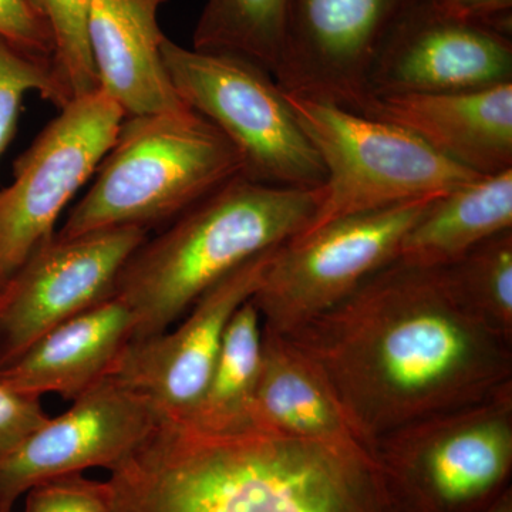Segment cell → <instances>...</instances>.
<instances>
[{
  "label": "cell",
  "mask_w": 512,
  "mask_h": 512,
  "mask_svg": "<svg viewBox=\"0 0 512 512\" xmlns=\"http://www.w3.org/2000/svg\"><path fill=\"white\" fill-rule=\"evenodd\" d=\"M285 338L328 380L369 451L393 431L512 384V343L456 301L440 269L394 261Z\"/></svg>",
  "instance_id": "6da1fadb"
},
{
  "label": "cell",
  "mask_w": 512,
  "mask_h": 512,
  "mask_svg": "<svg viewBox=\"0 0 512 512\" xmlns=\"http://www.w3.org/2000/svg\"><path fill=\"white\" fill-rule=\"evenodd\" d=\"M111 512H397L359 444L161 419L107 480Z\"/></svg>",
  "instance_id": "7a4b0ae2"
},
{
  "label": "cell",
  "mask_w": 512,
  "mask_h": 512,
  "mask_svg": "<svg viewBox=\"0 0 512 512\" xmlns=\"http://www.w3.org/2000/svg\"><path fill=\"white\" fill-rule=\"evenodd\" d=\"M320 198V187H274L238 175L147 238L113 293L134 313L133 340L170 329L225 276L301 235Z\"/></svg>",
  "instance_id": "3957f363"
},
{
  "label": "cell",
  "mask_w": 512,
  "mask_h": 512,
  "mask_svg": "<svg viewBox=\"0 0 512 512\" xmlns=\"http://www.w3.org/2000/svg\"><path fill=\"white\" fill-rule=\"evenodd\" d=\"M238 175L235 148L194 110L126 117L57 235L171 224Z\"/></svg>",
  "instance_id": "277c9868"
},
{
  "label": "cell",
  "mask_w": 512,
  "mask_h": 512,
  "mask_svg": "<svg viewBox=\"0 0 512 512\" xmlns=\"http://www.w3.org/2000/svg\"><path fill=\"white\" fill-rule=\"evenodd\" d=\"M397 512H485L511 488L512 384L372 447Z\"/></svg>",
  "instance_id": "5b68a950"
},
{
  "label": "cell",
  "mask_w": 512,
  "mask_h": 512,
  "mask_svg": "<svg viewBox=\"0 0 512 512\" xmlns=\"http://www.w3.org/2000/svg\"><path fill=\"white\" fill-rule=\"evenodd\" d=\"M285 94L326 171L318 210L302 234L340 218L437 197L483 177L402 127L328 101Z\"/></svg>",
  "instance_id": "8992f818"
},
{
  "label": "cell",
  "mask_w": 512,
  "mask_h": 512,
  "mask_svg": "<svg viewBox=\"0 0 512 512\" xmlns=\"http://www.w3.org/2000/svg\"><path fill=\"white\" fill-rule=\"evenodd\" d=\"M163 57L181 100L237 151L242 177L302 190L325 184L318 151L271 73L242 57L202 52L168 37Z\"/></svg>",
  "instance_id": "52a82bcc"
},
{
  "label": "cell",
  "mask_w": 512,
  "mask_h": 512,
  "mask_svg": "<svg viewBox=\"0 0 512 512\" xmlns=\"http://www.w3.org/2000/svg\"><path fill=\"white\" fill-rule=\"evenodd\" d=\"M437 197L340 218L279 245L251 298L262 328L291 335L348 299L397 261L403 238Z\"/></svg>",
  "instance_id": "ba28073f"
},
{
  "label": "cell",
  "mask_w": 512,
  "mask_h": 512,
  "mask_svg": "<svg viewBox=\"0 0 512 512\" xmlns=\"http://www.w3.org/2000/svg\"><path fill=\"white\" fill-rule=\"evenodd\" d=\"M59 110L0 190V286L55 237L64 207L96 173L126 119L100 89Z\"/></svg>",
  "instance_id": "9c48e42d"
},
{
  "label": "cell",
  "mask_w": 512,
  "mask_h": 512,
  "mask_svg": "<svg viewBox=\"0 0 512 512\" xmlns=\"http://www.w3.org/2000/svg\"><path fill=\"white\" fill-rule=\"evenodd\" d=\"M429 0H292L274 79L285 93L362 113L384 47Z\"/></svg>",
  "instance_id": "30bf717a"
},
{
  "label": "cell",
  "mask_w": 512,
  "mask_h": 512,
  "mask_svg": "<svg viewBox=\"0 0 512 512\" xmlns=\"http://www.w3.org/2000/svg\"><path fill=\"white\" fill-rule=\"evenodd\" d=\"M147 229L55 235L0 286V366L60 323L113 296L121 269Z\"/></svg>",
  "instance_id": "8fae6325"
},
{
  "label": "cell",
  "mask_w": 512,
  "mask_h": 512,
  "mask_svg": "<svg viewBox=\"0 0 512 512\" xmlns=\"http://www.w3.org/2000/svg\"><path fill=\"white\" fill-rule=\"evenodd\" d=\"M161 416L146 399L107 376L45 421L15 450L0 458V512H13L36 485L89 468L113 470L126 460Z\"/></svg>",
  "instance_id": "7c38bea8"
},
{
  "label": "cell",
  "mask_w": 512,
  "mask_h": 512,
  "mask_svg": "<svg viewBox=\"0 0 512 512\" xmlns=\"http://www.w3.org/2000/svg\"><path fill=\"white\" fill-rule=\"evenodd\" d=\"M276 248L212 286L174 330L131 340L109 376L140 394L161 419L187 423L210 383L229 320L258 291Z\"/></svg>",
  "instance_id": "4fadbf2b"
},
{
  "label": "cell",
  "mask_w": 512,
  "mask_h": 512,
  "mask_svg": "<svg viewBox=\"0 0 512 512\" xmlns=\"http://www.w3.org/2000/svg\"><path fill=\"white\" fill-rule=\"evenodd\" d=\"M511 33L429 0L384 47L369 77V99L377 94L468 92L510 83Z\"/></svg>",
  "instance_id": "5bb4252c"
},
{
  "label": "cell",
  "mask_w": 512,
  "mask_h": 512,
  "mask_svg": "<svg viewBox=\"0 0 512 512\" xmlns=\"http://www.w3.org/2000/svg\"><path fill=\"white\" fill-rule=\"evenodd\" d=\"M362 114L404 128L471 173L512 170V82L468 92L377 94Z\"/></svg>",
  "instance_id": "9a60e30c"
},
{
  "label": "cell",
  "mask_w": 512,
  "mask_h": 512,
  "mask_svg": "<svg viewBox=\"0 0 512 512\" xmlns=\"http://www.w3.org/2000/svg\"><path fill=\"white\" fill-rule=\"evenodd\" d=\"M165 0H90L87 37L99 89L126 117L190 109L163 57L158 13Z\"/></svg>",
  "instance_id": "2e32d148"
},
{
  "label": "cell",
  "mask_w": 512,
  "mask_h": 512,
  "mask_svg": "<svg viewBox=\"0 0 512 512\" xmlns=\"http://www.w3.org/2000/svg\"><path fill=\"white\" fill-rule=\"evenodd\" d=\"M136 333V318L119 296L60 323L6 365L0 376L13 389L76 400L110 375Z\"/></svg>",
  "instance_id": "e0dca14e"
},
{
  "label": "cell",
  "mask_w": 512,
  "mask_h": 512,
  "mask_svg": "<svg viewBox=\"0 0 512 512\" xmlns=\"http://www.w3.org/2000/svg\"><path fill=\"white\" fill-rule=\"evenodd\" d=\"M254 426L291 439L363 446L315 363L285 336L264 328Z\"/></svg>",
  "instance_id": "ac0fdd59"
},
{
  "label": "cell",
  "mask_w": 512,
  "mask_h": 512,
  "mask_svg": "<svg viewBox=\"0 0 512 512\" xmlns=\"http://www.w3.org/2000/svg\"><path fill=\"white\" fill-rule=\"evenodd\" d=\"M510 228L512 170L478 177L434 198L403 238L397 261L417 268H446Z\"/></svg>",
  "instance_id": "d6986e66"
},
{
  "label": "cell",
  "mask_w": 512,
  "mask_h": 512,
  "mask_svg": "<svg viewBox=\"0 0 512 512\" xmlns=\"http://www.w3.org/2000/svg\"><path fill=\"white\" fill-rule=\"evenodd\" d=\"M262 360V319L249 299L229 320L220 355L187 426L208 434L255 429L254 403Z\"/></svg>",
  "instance_id": "ffe728a7"
},
{
  "label": "cell",
  "mask_w": 512,
  "mask_h": 512,
  "mask_svg": "<svg viewBox=\"0 0 512 512\" xmlns=\"http://www.w3.org/2000/svg\"><path fill=\"white\" fill-rule=\"evenodd\" d=\"M292 0H205L192 49L225 53L258 64L274 76Z\"/></svg>",
  "instance_id": "44dd1931"
},
{
  "label": "cell",
  "mask_w": 512,
  "mask_h": 512,
  "mask_svg": "<svg viewBox=\"0 0 512 512\" xmlns=\"http://www.w3.org/2000/svg\"><path fill=\"white\" fill-rule=\"evenodd\" d=\"M440 271L456 301L512 343V228L485 239Z\"/></svg>",
  "instance_id": "7402d4cb"
},
{
  "label": "cell",
  "mask_w": 512,
  "mask_h": 512,
  "mask_svg": "<svg viewBox=\"0 0 512 512\" xmlns=\"http://www.w3.org/2000/svg\"><path fill=\"white\" fill-rule=\"evenodd\" d=\"M52 36V67L69 104L99 90L87 37L90 0H29Z\"/></svg>",
  "instance_id": "603a6c76"
},
{
  "label": "cell",
  "mask_w": 512,
  "mask_h": 512,
  "mask_svg": "<svg viewBox=\"0 0 512 512\" xmlns=\"http://www.w3.org/2000/svg\"><path fill=\"white\" fill-rule=\"evenodd\" d=\"M29 93H39L57 109L67 104L49 59L0 39V157L12 141L20 107Z\"/></svg>",
  "instance_id": "cb8c5ba5"
},
{
  "label": "cell",
  "mask_w": 512,
  "mask_h": 512,
  "mask_svg": "<svg viewBox=\"0 0 512 512\" xmlns=\"http://www.w3.org/2000/svg\"><path fill=\"white\" fill-rule=\"evenodd\" d=\"M26 494L23 512H111L109 483L83 474L53 478Z\"/></svg>",
  "instance_id": "d4e9b609"
},
{
  "label": "cell",
  "mask_w": 512,
  "mask_h": 512,
  "mask_svg": "<svg viewBox=\"0 0 512 512\" xmlns=\"http://www.w3.org/2000/svg\"><path fill=\"white\" fill-rule=\"evenodd\" d=\"M47 420L49 416L43 410L40 397L13 389L0 376V458L15 450Z\"/></svg>",
  "instance_id": "484cf974"
},
{
  "label": "cell",
  "mask_w": 512,
  "mask_h": 512,
  "mask_svg": "<svg viewBox=\"0 0 512 512\" xmlns=\"http://www.w3.org/2000/svg\"><path fill=\"white\" fill-rule=\"evenodd\" d=\"M0 39L52 62V36L29 0H0Z\"/></svg>",
  "instance_id": "4316f807"
},
{
  "label": "cell",
  "mask_w": 512,
  "mask_h": 512,
  "mask_svg": "<svg viewBox=\"0 0 512 512\" xmlns=\"http://www.w3.org/2000/svg\"><path fill=\"white\" fill-rule=\"evenodd\" d=\"M441 5L464 18L490 23L512 32V0H439Z\"/></svg>",
  "instance_id": "83f0119b"
},
{
  "label": "cell",
  "mask_w": 512,
  "mask_h": 512,
  "mask_svg": "<svg viewBox=\"0 0 512 512\" xmlns=\"http://www.w3.org/2000/svg\"><path fill=\"white\" fill-rule=\"evenodd\" d=\"M485 512H512V490L507 491Z\"/></svg>",
  "instance_id": "f1b7e54d"
}]
</instances>
